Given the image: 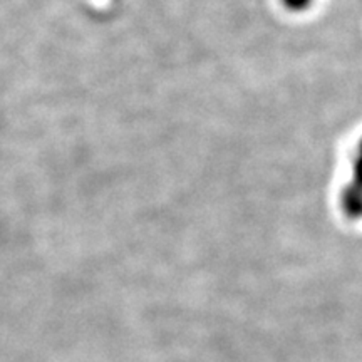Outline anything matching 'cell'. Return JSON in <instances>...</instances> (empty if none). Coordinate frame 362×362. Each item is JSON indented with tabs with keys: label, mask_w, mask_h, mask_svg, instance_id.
<instances>
[]
</instances>
